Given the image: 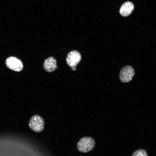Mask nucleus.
Masks as SVG:
<instances>
[{
  "label": "nucleus",
  "instance_id": "7ed1b4c3",
  "mask_svg": "<svg viewBox=\"0 0 156 156\" xmlns=\"http://www.w3.org/2000/svg\"><path fill=\"white\" fill-rule=\"evenodd\" d=\"M135 74V71L133 67L130 65H126L120 71L119 78L122 83H128L132 80Z\"/></svg>",
  "mask_w": 156,
  "mask_h": 156
},
{
  "label": "nucleus",
  "instance_id": "20e7f679",
  "mask_svg": "<svg viewBox=\"0 0 156 156\" xmlns=\"http://www.w3.org/2000/svg\"><path fill=\"white\" fill-rule=\"evenodd\" d=\"M81 56L80 53L77 51H73L68 54L66 61L68 65L71 67L72 70H76V66L81 61Z\"/></svg>",
  "mask_w": 156,
  "mask_h": 156
},
{
  "label": "nucleus",
  "instance_id": "39448f33",
  "mask_svg": "<svg viewBox=\"0 0 156 156\" xmlns=\"http://www.w3.org/2000/svg\"><path fill=\"white\" fill-rule=\"evenodd\" d=\"M5 63L8 68L16 71H21L23 68L22 62L15 57H10L8 58L6 60Z\"/></svg>",
  "mask_w": 156,
  "mask_h": 156
},
{
  "label": "nucleus",
  "instance_id": "f257e3e1",
  "mask_svg": "<svg viewBox=\"0 0 156 156\" xmlns=\"http://www.w3.org/2000/svg\"><path fill=\"white\" fill-rule=\"evenodd\" d=\"M95 142L94 140L89 137L81 138L77 144L78 150L83 153H87L92 151L94 147Z\"/></svg>",
  "mask_w": 156,
  "mask_h": 156
},
{
  "label": "nucleus",
  "instance_id": "423d86ee",
  "mask_svg": "<svg viewBox=\"0 0 156 156\" xmlns=\"http://www.w3.org/2000/svg\"><path fill=\"white\" fill-rule=\"evenodd\" d=\"M44 68L47 72H51L57 68L56 59L53 57H50L46 59L44 63Z\"/></svg>",
  "mask_w": 156,
  "mask_h": 156
},
{
  "label": "nucleus",
  "instance_id": "f03ea898",
  "mask_svg": "<svg viewBox=\"0 0 156 156\" xmlns=\"http://www.w3.org/2000/svg\"><path fill=\"white\" fill-rule=\"evenodd\" d=\"M29 126L32 130L36 132L42 131L44 127V122L42 118L38 115H33L29 122Z\"/></svg>",
  "mask_w": 156,
  "mask_h": 156
},
{
  "label": "nucleus",
  "instance_id": "0eeeda50",
  "mask_svg": "<svg viewBox=\"0 0 156 156\" xmlns=\"http://www.w3.org/2000/svg\"><path fill=\"white\" fill-rule=\"evenodd\" d=\"M134 9V5L132 3L127 2L121 6L120 10V13L122 16H127L131 14Z\"/></svg>",
  "mask_w": 156,
  "mask_h": 156
},
{
  "label": "nucleus",
  "instance_id": "6e6552de",
  "mask_svg": "<svg viewBox=\"0 0 156 156\" xmlns=\"http://www.w3.org/2000/svg\"><path fill=\"white\" fill-rule=\"evenodd\" d=\"M132 156H148L146 151L143 149H139L135 151Z\"/></svg>",
  "mask_w": 156,
  "mask_h": 156
}]
</instances>
